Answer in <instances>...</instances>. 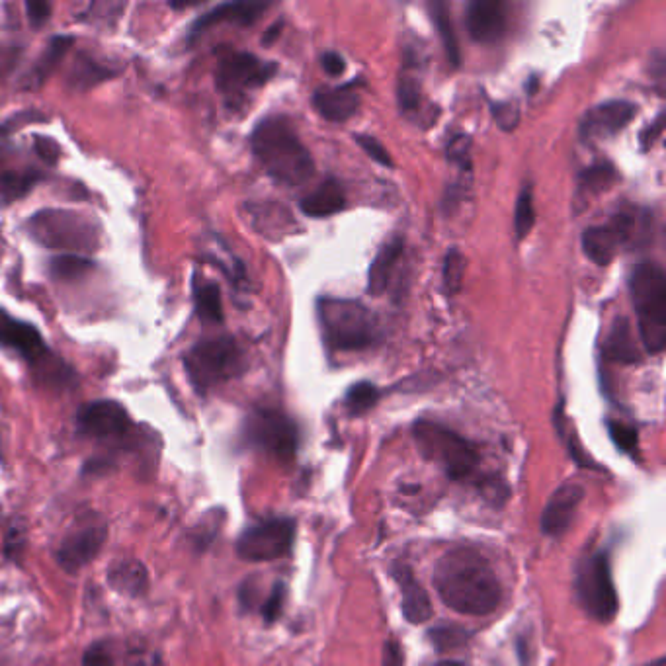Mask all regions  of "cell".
I'll return each instance as SVG.
<instances>
[{
	"label": "cell",
	"mask_w": 666,
	"mask_h": 666,
	"mask_svg": "<svg viewBox=\"0 0 666 666\" xmlns=\"http://www.w3.org/2000/svg\"><path fill=\"white\" fill-rule=\"evenodd\" d=\"M440 600L463 616H489L499 608L502 584L489 559L473 547H454L434 565Z\"/></svg>",
	"instance_id": "1"
},
{
	"label": "cell",
	"mask_w": 666,
	"mask_h": 666,
	"mask_svg": "<svg viewBox=\"0 0 666 666\" xmlns=\"http://www.w3.org/2000/svg\"><path fill=\"white\" fill-rule=\"evenodd\" d=\"M250 147L266 174L278 184L301 186L315 172L311 153L282 116L258 122L250 135Z\"/></svg>",
	"instance_id": "2"
},
{
	"label": "cell",
	"mask_w": 666,
	"mask_h": 666,
	"mask_svg": "<svg viewBox=\"0 0 666 666\" xmlns=\"http://www.w3.org/2000/svg\"><path fill=\"white\" fill-rule=\"evenodd\" d=\"M629 293L637 313L639 338L647 352L661 354L666 346V276L661 266L643 262L629 276Z\"/></svg>",
	"instance_id": "3"
},
{
	"label": "cell",
	"mask_w": 666,
	"mask_h": 666,
	"mask_svg": "<svg viewBox=\"0 0 666 666\" xmlns=\"http://www.w3.org/2000/svg\"><path fill=\"white\" fill-rule=\"evenodd\" d=\"M413 434L420 454L440 465L452 481H469L477 475L481 463L477 448L452 428L432 420H418Z\"/></svg>",
	"instance_id": "4"
},
{
	"label": "cell",
	"mask_w": 666,
	"mask_h": 666,
	"mask_svg": "<svg viewBox=\"0 0 666 666\" xmlns=\"http://www.w3.org/2000/svg\"><path fill=\"white\" fill-rule=\"evenodd\" d=\"M190 383L200 395L245 372V354L233 336H217L192 346L184 356Z\"/></svg>",
	"instance_id": "5"
},
{
	"label": "cell",
	"mask_w": 666,
	"mask_h": 666,
	"mask_svg": "<svg viewBox=\"0 0 666 666\" xmlns=\"http://www.w3.org/2000/svg\"><path fill=\"white\" fill-rule=\"evenodd\" d=\"M317 311L325 340L334 350L352 352L364 350L374 344V317L360 301L342 297H321L317 303Z\"/></svg>",
	"instance_id": "6"
},
{
	"label": "cell",
	"mask_w": 666,
	"mask_h": 666,
	"mask_svg": "<svg viewBox=\"0 0 666 666\" xmlns=\"http://www.w3.org/2000/svg\"><path fill=\"white\" fill-rule=\"evenodd\" d=\"M278 65L274 61H262L252 53L223 49L217 57L215 84L225 104L233 110L243 108L252 90L268 83Z\"/></svg>",
	"instance_id": "7"
},
{
	"label": "cell",
	"mask_w": 666,
	"mask_h": 666,
	"mask_svg": "<svg viewBox=\"0 0 666 666\" xmlns=\"http://www.w3.org/2000/svg\"><path fill=\"white\" fill-rule=\"evenodd\" d=\"M575 594L584 612L598 622H612L618 614V592L606 551L586 553L575 571Z\"/></svg>",
	"instance_id": "8"
},
{
	"label": "cell",
	"mask_w": 666,
	"mask_h": 666,
	"mask_svg": "<svg viewBox=\"0 0 666 666\" xmlns=\"http://www.w3.org/2000/svg\"><path fill=\"white\" fill-rule=\"evenodd\" d=\"M647 217H639L637 211H622L606 225L588 227L583 233L584 254L598 266H608L616 254L627 245H635L639 237L647 235L641 227Z\"/></svg>",
	"instance_id": "9"
},
{
	"label": "cell",
	"mask_w": 666,
	"mask_h": 666,
	"mask_svg": "<svg viewBox=\"0 0 666 666\" xmlns=\"http://www.w3.org/2000/svg\"><path fill=\"white\" fill-rule=\"evenodd\" d=\"M247 440L254 448L282 463L295 459L299 432L292 418L278 409H256L247 420Z\"/></svg>",
	"instance_id": "10"
},
{
	"label": "cell",
	"mask_w": 666,
	"mask_h": 666,
	"mask_svg": "<svg viewBox=\"0 0 666 666\" xmlns=\"http://www.w3.org/2000/svg\"><path fill=\"white\" fill-rule=\"evenodd\" d=\"M295 524L290 518H272L247 528L237 540V555L250 563L276 561L292 551Z\"/></svg>",
	"instance_id": "11"
},
{
	"label": "cell",
	"mask_w": 666,
	"mask_h": 666,
	"mask_svg": "<svg viewBox=\"0 0 666 666\" xmlns=\"http://www.w3.org/2000/svg\"><path fill=\"white\" fill-rule=\"evenodd\" d=\"M637 116V106L627 100H610L590 108L581 120V137L584 141L608 139L624 131L627 124Z\"/></svg>",
	"instance_id": "12"
},
{
	"label": "cell",
	"mask_w": 666,
	"mask_h": 666,
	"mask_svg": "<svg viewBox=\"0 0 666 666\" xmlns=\"http://www.w3.org/2000/svg\"><path fill=\"white\" fill-rule=\"evenodd\" d=\"M104 542H106L104 524L92 522V524L81 526L65 536V540L57 549V561L65 571L77 573L98 555Z\"/></svg>",
	"instance_id": "13"
},
{
	"label": "cell",
	"mask_w": 666,
	"mask_h": 666,
	"mask_svg": "<svg viewBox=\"0 0 666 666\" xmlns=\"http://www.w3.org/2000/svg\"><path fill=\"white\" fill-rule=\"evenodd\" d=\"M584 499L583 485L565 483L561 485L543 508L540 526L549 538H561L573 524V518Z\"/></svg>",
	"instance_id": "14"
},
{
	"label": "cell",
	"mask_w": 666,
	"mask_h": 666,
	"mask_svg": "<svg viewBox=\"0 0 666 666\" xmlns=\"http://www.w3.org/2000/svg\"><path fill=\"white\" fill-rule=\"evenodd\" d=\"M79 426L83 434L92 438H118L131 426L129 415L116 401L88 403L79 413Z\"/></svg>",
	"instance_id": "15"
},
{
	"label": "cell",
	"mask_w": 666,
	"mask_h": 666,
	"mask_svg": "<svg viewBox=\"0 0 666 666\" xmlns=\"http://www.w3.org/2000/svg\"><path fill=\"white\" fill-rule=\"evenodd\" d=\"M465 22L473 42H499L506 32V4L499 0H473L467 6Z\"/></svg>",
	"instance_id": "16"
},
{
	"label": "cell",
	"mask_w": 666,
	"mask_h": 666,
	"mask_svg": "<svg viewBox=\"0 0 666 666\" xmlns=\"http://www.w3.org/2000/svg\"><path fill=\"white\" fill-rule=\"evenodd\" d=\"M0 344L4 348L14 350L28 362H40L49 354L42 334L34 325L18 321L2 309H0Z\"/></svg>",
	"instance_id": "17"
},
{
	"label": "cell",
	"mask_w": 666,
	"mask_h": 666,
	"mask_svg": "<svg viewBox=\"0 0 666 666\" xmlns=\"http://www.w3.org/2000/svg\"><path fill=\"white\" fill-rule=\"evenodd\" d=\"M313 106L327 122H348L360 108L358 83L317 88L313 94Z\"/></svg>",
	"instance_id": "18"
},
{
	"label": "cell",
	"mask_w": 666,
	"mask_h": 666,
	"mask_svg": "<svg viewBox=\"0 0 666 666\" xmlns=\"http://www.w3.org/2000/svg\"><path fill=\"white\" fill-rule=\"evenodd\" d=\"M268 8H270L268 2H227V4H219L213 10L206 12L204 16H200L190 26L188 38H190V42H194L196 38H200L211 26L225 24V22L239 24V26H250Z\"/></svg>",
	"instance_id": "19"
},
{
	"label": "cell",
	"mask_w": 666,
	"mask_h": 666,
	"mask_svg": "<svg viewBox=\"0 0 666 666\" xmlns=\"http://www.w3.org/2000/svg\"><path fill=\"white\" fill-rule=\"evenodd\" d=\"M391 575L401 590V610L411 624H424L432 618V602L424 586L418 583L413 569L405 563H395Z\"/></svg>",
	"instance_id": "20"
},
{
	"label": "cell",
	"mask_w": 666,
	"mask_h": 666,
	"mask_svg": "<svg viewBox=\"0 0 666 666\" xmlns=\"http://www.w3.org/2000/svg\"><path fill=\"white\" fill-rule=\"evenodd\" d=\"M401 256H403V239L401 237H393L391 241H387L381 247L374 258V262H372V266H370V272H368V292L377 297V295H381L387 290Z\"/></svg>",
	"instance_id": "21"
},
{
	"label": "cell",
	"mask_w": 666,
	"mask_h": 666,
	"mask_svg": "<svg viewBox=\"0 0 666 666\" xmlns=\"http://www.w3.org/2000/svg\"><path fill=\"white\" fill-rule=\"evenodd\" d=\"M344 204H346V198H344L340 184L333 178H329L317 190L307 194L299 202V208L309 217L323 219V217H331L334 213L342 211Z\"/></svg>",
	"instance_id": "22"
},
{
	"label": "cell",
	"mask_w": 666,
	"mask_h": 666,
	"mask_svg": "<svg viewBox=\"0 0 666 666\" xmlns=\"http://www.w3.org/2000/svg\"><path fill=\"white\" fill-rule=\"evenodd\" d=\"M604 356L608 360H614L620 364L641 362V350L635 340L629 319H625V317L616 319L612 331L606 338V344H604Z\"/></svg>",
	"instance_id": "23"
},
{
	"label": "cell",
	"mask_w": 666,
	"mask_h": 666,
	"mask_svg": "<svg viewBox=\"0 0 666 666\" xmlns=\"http://www.w3.org/2000/svg\"><path fill=\"white\" fill-rule=\"evenodd\" d=\"M108 581L114 590L124 596H141L149 586V575L145 565L137 559H124L110 567Z\"/></svg>",
	"instance_id": "24"
},
{
	"label": "cell",
	"mask_w": 666,
	"mask_h": 666,
	"mask_svg": "<svg viewBox=\"0 0 666 666\" xmlns=\"http://www.w3.org/2000/svg\"><path fill=\"white\" fill-rule=\"evenodd\" d=\"M194 307L204 325H221L223 323V303L219 286L213 282H202L194 276L192 282Z\"/></svg>",
	"instance_id": "25"
},
{
	"label": "cell",
	"mask_w": 666,
	"mask_h": 666,
	"mask_svg": "<svg viewBox=\"0 0 666 666\" xmlns=\"http://www.w3.org/2000/svg\"><path fill=\"white\" fill-rule=\"evenodd\" d=\"M397 100L399 108L407 118H417L422 112V88L417 71H413V65L405 59V67L399 75V86H397Z\"/></svg>",
	"instance_id": "26"
},
{
	"label": "cell",
	"mask_w": 666,
	"mask_h": 666,
	"mask_svg": "<svg viewBox=\"0 0 666 666\" xmlns=\"http://www.w3.org/2000/svg\"><path fill=\"white\" fill-rule=\"evenodd\" d=\"M40 180H43V174L40 170H26V172H16L8 170L0 174V200L4 204H12L14 200L24 198Z\"/></svg>",
	"instance_id": "27"
},
{
	"label": "cell",
	"mask_w": 666,
	"mask_h": 666,
	"mask_svg": "<svg viewBox=\"0 0 666 666\" xmlns=\"http://www.w3.org/2000/svg\"><path fill=\"white\" fill-rule=\"evenodd\" d=\"M432 10V18H434V24L438 28V34L442 38V43H444V49H446V55L452 63L454 69H458L461 65V53H459L458 38H456V32H454V26H452V18H450V10L444 2H434L430 6Z\"/></svg>",
	"instance_id": "28"
},
{
	"label": "cell",
	"mask_w": 666,
	"mask_h": 666,
	"mask_svg": "<svg viewBox=\"0 0 666 666\" xmlns=\"http://www.w3.org/2000/svg\"><path fill=\"white\" fill-rule=\"evenodd\" d=\"M71 45H73V38H63V36H59V38H53V40H51V43L47 45V49L43 51V55L40 57L38 65H36L34 71H32V86H40V84H43V81L55 71L57 63L63 59V55L69 51Z\"/></svg>",
	"instance_id": "29"
},
{
	"label": "cell",
	"mask_w": 666,
	"mask_h": 666,
	"mask_svg": "<svg viewBox=\"0 0 666 666\" xmlns=\"http://www.w3.org/2000/svg\"><path fill=\"white\" fill-rule=\"evenodd\" d=\"M94 268L92 260L77 256V254H61L51 258L49 262V272L55 280H63V282H71V280H79L83 278L84 274H88Z\"/></svg>",
	"instance_id": "30"
},
{
	"label": "cell",
	"mask_w": 666,
	"mask_h": 666,
	"mask_svg": "<svg viewBox=\"0 0 666 666\" xmlns=\"http://www.w3.org/2000/svg\"><path fill=\"white\" fill-rule=\"evenodd\" d=\"M377 399H379V389L375 387L374 383L360 381L348 389V393L344 397V405L350 415L360 417L374 409Z\"/></svg>",
	"instance_id": "31"
},
{
	"label": "cell",
	"mask_w": 666,
	"mask_h": 666,
	"mask_svg": "<svg viewBox=\"0 0 666 666\" xmlns=\"http://www.w3.org/2000/svg\"><path fill=\"white\" fill-rule=\"evenodd\" d=\"M618 180V172L610 163H598L594 167L586 168L579 176V190L590 194H600L608 190Z\"/></svg>",
	"instance_id": "32"
},
{
	"label": "cell",
	"mask_w": 666,
	"mask_h": 666,
	"mask_svg": "<svg viewBox=\"0 0 666 666\" xmlns=\"http://www.w3.org/2000/svg\"><path fill=\"white\" fill-rule=\"evenodd\" d=\"M536 223V211H534V194L530 186H524L514 209V231L516 237L522 241L530 235L532 227Z\"/></svg>",
	"instance_id": "33"
},
{
	"label": "cell",
	"mask_w": 666,
	"mask_h": 666,
	"mask_svg": "<svg viewBox=\"0 0 666 666\" xmlns=\"http://www.w3.org/2000/svg\"><path fill=\"white\" fill-rule=\"evenodd\" d=\"M467 639H469V633L459 625H438V627L430 629V641L434 643V647L440 653L458 649L467 643Z\"/></svg>",
	"instance_id": "34"
},
{
	"label": "cell",
	"mask_w": 666,
	"mask_h": 666,
	"mask_svg": "<svg viewBox=\"0 0 666 666\" xmlns=\"http://www.w3.org/2000/svg\"><path fill=\"white\" fill-rule=\"evenodd\" d=\"M465 276V258L458 249L448 250L444 258V286L450 295H458Z\"/></svg>",
	"instance_id": "35"
},
{
	"label": "cell",
	"mask_w": 666,
	"mask_h": 666,
	"mask_svg": "<svg viewBox=\"0 0 666 666\" xmlns=\"http://www.w3.org/2000/svg\"><path fill=\"white\" fill-rule=\"evenodd\" d=\"M608 432H610V438L614 440V444L625 454H633L637 450V430L633 426H627L618 420H610Z\"/></svg>",
	"instance_id": "36"
},
{
	"label": "cell",
	"mask_w": 666,
	"mask_h": 666,
	"mask_svg": "<svg viewBox=\"0 0 666 666\" xmlns=\"http://www.w3.org/2000/svg\"><path fill=\"white\" fill-rule=\"evenodd\" d=\"M286 586L284 583L274 584L270 596L266 598V602L262 604V618L266 624H274L280 620L282 612H284V604H286Z\"/></svg>",
	"instance_id": "37"
},
{
	"label": "cell",
	"mask_w": 666,
	"mask_h": 666,
	"mask_svg": "<svg viewBox=\"0 0 666 666\" xmlns=\"http://www.w3.org/2000/svg\"><path fill=\"white\" fill-rule=\"evenodd\" d=\"M491 112L504 131H512L520 124V106L516 102H491Z\"/></svg>",
	"instance_id": "38"
},
{
	"label": "cell",
	"mask_w": 666,
	"mask_h": 666,
	"mask_svg": "<svg viewBox=\"0 0 666 666\" xmlns=\"http://www.w3.org/2000/svg\"><path fill=\"white\" fill-rule=\"evenodd\" d=\"M112 75H114V73H110L108 69H104V67L98 65V63L83 61V65H79V69H77V73L73 75V79L77 81V88H88V86H92V84L110 79Z\"/></svg>",
	"instance_id": "39"
},
{
	"label": "cell",
	"mask_w": 666,
	"mask_h": 666,
	"mask_svg": "<svg viewBox=\"0 0 666 666\" xmlns=\"http://www.w3.org/2000/svg\"><path fill=\"white\" fill-rule=\"evenodd\" d=\"M354 139H356V143L366 151V155H368L372 161H375L377 165L387 168L393 167V159H391L389 151H387V149H385L375 137H372V135H364V133H358V135H354Z\"/></svg>",
	"instance_id": "40"
},
{
	"label": "cell",
	"mask_w": 666,
	"mask_h": 666,
	"mask_svg": "<svg viewBox=\"0 0 666 666\" xmlns=\"http://www.w3.org/2000/svg\"><path fill=\"white\" fill-rule=\"evenodd\" d=\"M469 149H471V143H469V137L465 135H456L452 137V141L448 143V161L458 165V167H465L469 170Z\"/></svg>",
	"instance_id": "41"
},
{
	"label": "cell",
	"mask_w": 666,
	"mask_h": 666,
	"mask_svg": "<svg viewBox=\"0 0 666 666\" xmlns=\"http://www.w3.org/2000/svg\"><path fill=\"white\" fill-rule=\"evenodd\" d=\"M34 147H36V153H38V157L42 159L43 163H47L51 167H55L59 163V159H61V147L57 145L55 139L38 135Z\"/></svg>",
	"instance_id": "42"
},
{
	"label": "cell",
	"mask_w": 666,
	"mask_h": 666,
	"mask_svg": "<svg viewBox=\"0 0 666 666\" xmlns=\"http://www.w3.org/2000/svg\"><path fill=\"white\" fill-rule=\"evenodd\" d=\"M26 10H28V18L34 26L45 24L49 20V14H51V6L47 2H38V0L26 2Z\"/></svg>",
	"instance_id": "43"
},
{
	"label": "cell",
	"mask_w": 666,
	"mask_h": 666,
	"mask_svg": "<svg viewBox=\"0 0 666 666\" xmlns=\"http://www.w3.org/2000/svg\"><path fill=\"white\" fill-rule=\"evenodd\" d=\"M83 666H116L114 659L108 655L106 649H102L100 645L90 647L83 657Z\"/></svg>",
	"instance_id": "44"
},
{
	"label": "cell",
	"mask_w": 666,
	"mask_h": 666,
	"mask_svg": "<svg viewBox=\"0 0 666 666\" xmlns=\"http://www.w3.org/2000/svg\"><path fill=\"white\" fill-rule=\"evenodd\" d=\"M321 65H323V69H325V73H327L329 77H340V75L346 71V61H344V57L338 55V53H334V51H327V53L323 55Z\"/></svg>",
	"instance_id": "45"
},
{
	"label": "cell",
	"mask_w": 666,
	"mask_h": 666,
	"mask_svg": "<svg viewBox=\"0 0 666 666\" xmlns=\"http://www.w3.org/2000/svg\"><path fill=\"white\" fill-rule=\"evenodd\" d=\"M663 129H665V116L661 114L653 124L649 125V127L641 133V145H643V149L653 147V143L661 137Z\"/></svg>",
	"instance_id": "46"
},
{
	"label": "cell",
	"mask_w": 666,
	"mask_h": 666,
	"mask_svg": "<svg viewBox=\"0 0 666 666\" xmlns=\"http://www.w3.org/2000/svg\"><path fill=\"white\" fill-rule=\"evenodd\" d=\"M383 666H403V649L393 639L383 645Z\"/></svg>",
	"instance_id": "47"
},
{
	"label": "cell",
	"mask_w": 666,
	"mask_h": 666,
	"mask_svg": "<svg viewBox=\"0 0 666 666\" xmlns=\"http://www.w3.org/2000/svg\"><path fill=\"white\" fill-rule=\"evenodd\" d=\"M22 543H24V528L18 526V524H14L10 528V532H8V536H6V551H8V555L12 557L14 553H18Z\"/></svg>",
	"instance_id": "48"
},
{
	"label": "cell",
	"mask_w": 666,
	"mask_h": 666,
	"mask_svg": "<svg viewBox=\"0 0 666 666\" xmlns=\"http://www.w3.org/2000/svg\"><path fill=\"white\" fill-rule=\"evenodd\" d=\"M280 30H282V22L274 24V26L266 32V36L262 38V43H264V45H270V43L274 42V40L280 36Z\"/></svg>",
	"instance_id": "49"
},
{
	"label": "cell",
	"mask_w": 666,
	"mask_h": 666,
	"mask_svg": "<svg viewBox=\"0 0 666 666\" xmlns=\"http://www.w3.org/2000/svg\"><path fill=\"white\" fill-rule=\"evenodd\" d=\"M436 666H465L461 661H442V663H438Z\"/></svg>",
	"instance_id": "50"
},
{
	"label": "cell",
	"mask_w": 666,
	"mask_h": 666,
	"mask_svg": "<svg viewBox=\"0 0 666 666\" xmlns=\"http://www.w3.org/2000/svg\"><path fill=\"white\" fill-rule=\"evenodd\" d=\"M647 666H666L665 659H659V661H655V663H651V665Z\"/></svg>",
	"instance_id": "51"
}]
</instances>
